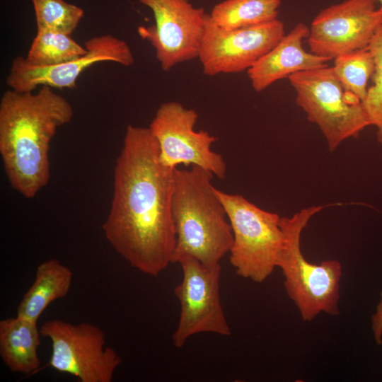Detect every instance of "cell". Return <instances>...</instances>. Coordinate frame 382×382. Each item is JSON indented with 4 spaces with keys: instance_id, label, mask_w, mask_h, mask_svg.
<instances>
[{
    "instance_id": "9",
    "label": "cell",
    "mask_w": 382,
    "mask_h": 382,
    "mask_svg": "<svg viewBox=\"0 0 382 382\" xmlns=\"http://www.w3.org/2000/svg\"><path fill=\"white\" fill-rule=\"evenodd\" d=\"M178 263L183 279L174 289L180 303L178 324L172 337L174 347H183L189 337L201 332L231 335L220 300L221 265H207L191 257Z\"/></svg>"
},
{
    "instance_id": "2",
    "label": "cell",
    "mask_w": 382,
    "mask_h": 382,
    "mask_svg": "<svg viewBox=\"0 0 382 382\" xmlns=\"http://www.w3.org/2000/svg\"><path fill=\"white\" fill-rule=\"evenodd\" d=\"M74 109L49 86L37 93L5 91L0 100V154L11 187L33 198L50 179V148Z\"/></svg>"
},
{
    "instance_id": "14",
    "label": "cell",
    "mask_w": 382,
    "mask_h": 382,
    "mask_svg": "<svg viewBox=\"0 0 382 382\" xmlns=\"http://www.w3.org/2000/svg\"><path fill=\"white\" fill-rule=\"evenodd\" d=\"M309 28L302 23L295 27L263 55L248 71L253 88L261 92L282 79L297 72L328 66L327 57L307 52L302 47Z\"/></svg>"
},
{
    "instance_id": "10",
    "label": "cell",
    "mask_w": 382,
    "mask_h": 382,
    "mask_svg": "<svg viewBox=\"0 0 382 382\" xmlns=\"http://www.w3.org/2000/svg\"><path fill=\"white\" fill-rule=\"evenodd\" d=\"M149 8L155 24L139 28L140 36L155 50L163 71L197 58L204 32L207 13L190 0H138Z\"/></svg>"
},
{
    "instance_id": "22",
    "label": "cell",
    "mask_w": 382,
    "mask_h": 382,
    "mask_svg": "<svg viewBox=\"0 0 382 382\" xmlns=\"http://www.w3.org/2000/svg\"><path fill=\"white\" fill-rule=\"evenodd\" d=\"M372 330L376 342L377 344L381 345L382 343V292L381 299L377 306L376 312L372 317Z\"/></svg>"
},
{
    "instance_id": "4",
    "label": "cell",
    "mask_w": 382,
    "mask_h": 382,
    "mask_svg": "<svg viewBox=\"0 0 382 382\" xmlns=\"http://www.w3.org/2000/svg\"><path fill=\"white\" fill-rule=\"evenodd\" d=\"M323 207L311 206L291 217H281L284 241L277 267L282 270L285 290L303 321L312 320L321 312L333 316L339 313L341 264L336 260L319 265L311 263L301 248L303 230Z\"/></svg>"
},
{
    "instance_id": "3",
    "label": "cell",
    "mask_w": 382,
    "mask_h": 382,
    "mask_svg": "<svg viewBox=\"0 0 382 382\" xmlns=\"http://www.w3.org/2000/svg\"><path fill=\"white\" fill-rule=\"evenodd\" d=\"M213 177L196 166L175 169L172 214L176 242L172 263L191 257L207 265H217L230 252L231 226Z\"/></svg>"
},
{
    "instance_id": "20",
    "label": "cell",
    "mask_w": 382,
    "mask_h": 382,
    "mask_svg": "<svg viewBox=\"0 0 382 382\" xmlns=\"http://www.w3.org/2000/svg\"><path fill=\"white\" fill-rule=\"evenodd\" d=\"M37 32L71 35L84 15L83 10L64 0H31Z\"/></svg>"
},
{
    "instance_id": "19",
    "label": "cell",
    "mask_w": 382,
    "mask_h": 382,
    "mask_svg": "<svg viewBox=\"0 0 382 382\" xmlns=\"http://www.w3.org/2000/svg\"><path fill=\"white\" fill-rule=\"evenodd\" d=\"M332 68L345 90L361 102L375 69L374 59L369 47L336 57Z\"/></svg>"
},
{
    "instance_id": "13",
    "label": "cell",
    "mask_w": 382,
    "mask_h": 382,
    "mask_svg": "<svg viewBox=\"0 0 382 382\" xmlns=\"http://www.w3.org/2000/svg\"><path fill=\"white\" fill-rule=\"evenodd\" d=\"M86 53L76 59L50 66H37L29 64L22 56L12 61L6 84L10 89L33 91L37 87L74 88L80 75L87 68L102 62H113L125 66L134 62L128 44L112 35H103L85 42Z\"/></svg>"
},
{
    "instance_id": "12",
    "label": "cell",
    "mask_w": 382,
    "mask_h": 382,
    "mask_svg": "<svg viewBox=\"0 0 382 382\" xmlns=\"http://www.w3.org/2000/svg\"><path fill=\"white\" fill-rule=\"evenodd\" d=\"M376 0H346L322 10L309 28L312 53L334 59L369 47L382 23V8Z\"/></svg>"
},
{
    "instance_id": "1",
    "label": "cell",
    "mask_w": 382,
    "mask_h": 382,
    "mask_svg": "<svg viewBox=\"0 0 382 382\" xmlns=\"http://www.w3.org/2000/svg\"><path fill=\"white\" fill-rule=\"evenodd\" d=\"M175 169L161 162L149 127H127L103 231L112 248L131 267L153 277L172 263L175 250Z\"/></svg>"
},
{
    "instance_id": "21",
    "label": "cell",
    "mask_w": 382,
    "mask_h": 382,
    "mask_svg": "<svg viewBox=\"0 0 382 382\" xmlns=\"http://www.w3.org/2000/svg\"><path fill=\"white\" fill-rule=\"evenodd\" d=\"M369 49L375 62V69L371 76L372 85L361 101L369 125L376 128L377 141L382 144V23L373 37Z\"/></svg>"
},
{
    "instance_id": "18",
    "label": "cell",
    "mask_w": 382,
    "mask_h": 382,
    "mask_svg": "<svg viewBox=\"0 0 382 382\" xmlns=\"http://www.w3.org/2000/svg\"><path fill=\"white\" fill-rule=\"evenodd\" d=\"M86 48L71 37L54 32H37L25 60L37 66H50L79 58L86 53Z\"/></svg>"
},
{
    "instance_id": "7",
    "label": "cell",
    "mask_w": 382,
    "mask_h": 382,
    "mask_svg": "<svg viewBox=\"0 0 382 382\" xmlns=\"http://www.w3.org/2000/svg\"><path fill=\"white\" fill-rule=\"evenodd\" d=\"M40 334L51 342L49 366L81 382H111L122 358L105 346V334L98 326L54 319L45 321Z\"/></svg>"
},
{
    "instance_id": "15",
    "label": "cell",
    "mask_w": 382,
    "mask_h": 382,
    "mask_svg": "<svg viewBox=\"0 0 382 382\" xmlns=\"http://www.w3.org/2000/svg\"><path fill=\"white\" fill-rule=\"evenodd\" d=\"M40 335L37 322L18 316L0 320V356L11 371L30 374L37 371Z\"/></svg>"
},
{
    "instance_id": "11",
    "label": "cell",
    "mask_w": 382,
    "mask_h": 382,
    "mask_svg": "<svg viewBox=\"0 0 382 382\" xmlns=\"http://www.w3.org/2000/svg\"><path fill=\"white\" fill-rule=\"evenodd\" d=\"M279 19L247 28L226 30L207 14L198 59L209 76L248 70L284 35Z\"/></svg>"
},
{
    "instance_id": "8",
    "label": "cell",
    "mask_w": 382,
    "mask_h": 382,
    "mask_svg": "<svg viewBox=\"0 0 382 382\" xmlns=\"http://www.w3.org/2000/svg\"><path fill=\"white\" fill-rule=\"evenodd\" d=\"M197 112L181 103H162L149 129L157 141L160 159L167 167L196 166L224 180L227 167L224 157L212 150L216 138L206 130H195Z\"/></svg>"
},
{
    "instance_id": "23",
    "label": "cell",
    "mask_w": 382,
    "mask_h": 382,
    "mask_svg": "<svg viewBox=\"0 0 382 382\" xmlns=\"http://www.w3.org/2000/svg\"><path fill=\"white\" fill-rule=\"evenodd\" d=\"M381 4V8H382V0H378Z\"/></svg>"
},
{
    "instance_id": "6",
    "label": "cell",
    "mask_w": 382,
    "mask_h": 382,
    "mask_svg": "<svg viewBox=\"0 0 382 382\" xmlns=\"http://www.w3.org/2000/svg\"><path fill=\"white\" fill-rule=\"evenodd\" d=\"M288 78L297 105L319 127L330 152L369 126L361 102L345 90L332 67L303 71Z\"/></svg>"
},
{
    "instance_id": "5",
    "label": "cell",
    "mask_w": 382,
    "mask_h": 382,
    "mask_svg": "<svg viewBox=\"0 0 382 382\" xmlns=\"http://www.w3.org/2000/svg\"><path fill=\"white\" fill-rule=\"evenodd\" d=\"M233 236L230 262L236 274L256 283L266 280L277 267L284 233L281 217L262 209L243 196L217 188Z\"/></svg>"
},
{
    "instance_id": "16",
    "label": "cell",
    "mask_w": 382,
    "mask_h": 382,
    "mask_svg": "<svg viewBox=\"0 0 382 382\" xmlns=\"http://www.w3.org/2000/svg\"><path fill=\"white\" fill-rule=\"evenodd\" d=\"M72 279L71 270L59 260L50 259L40 263L32 285L18 304L16 316L37 323L52 302L66 296Z\"/></svg>"
},
{
    "instance_id": "17",
    "label": "cell",
    "mask_w": 382,
    "mask_h": 382,
    "mask_svg": "<svg viewBox=\"0 0 382 382\" xmlns=\"http://www.w3.org/2000/svg\"><path fill=\"white\" fill-rule=\"evenodd\" d=\"M280 0H225L209 14L219 27L234 30L265 23L277 18Z\"/></svg>"
}]
</instances>
